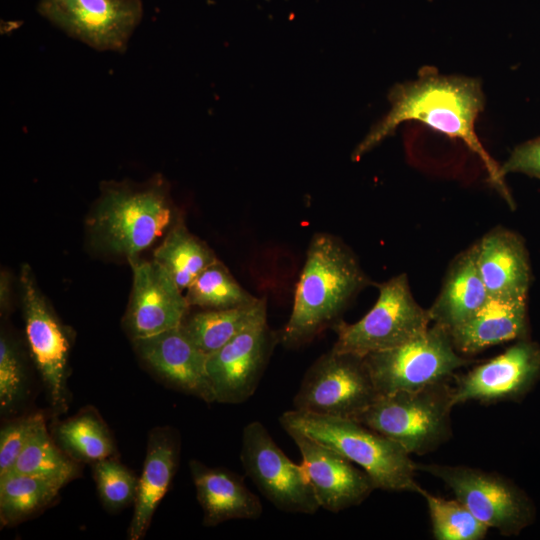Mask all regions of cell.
<instances>
[{
  "instance_id": "cell-3",
  "label": "cell",
  "mask_w": 540,
  "mask_h": 540,
  "mask_svg": "<svg viewBox=\"0 0 540 540\" xmlns=\"http://www.w3.org/2000/svg\"><path fill=\"white\" fill-rule=\"evenodd\" d=\"M283 428H295L335 450L358 465L376 489L418 492L416 464L400 445L358 420L313 414L299 410L284 412Z\"/></svg>"
},
{
  "instance_id": "cell-6",
  "label": "cell",
  "mask_w": 540,
  "mask_h": 540,
  "mask_svg": "<svg viewBox=\"0 0 540 540\" xmlns=\"http://www.w3.org/2000/svg\"><path fill=\"white\" fill-rule=\"evenodd\" d=\"M378 298L355 323L337 321L332 350L361 357L402 345L425 332L431 323L428 309L414 299L408 277L402 273L378 284Z\"/></svg>"
},
{
  "instance_id": "cell-31",
  "label": "cell",
  "mask_w": 540,
  "mask_h": 540,
  "mask_svg": "<svg viewBox=\"0 0 540 540\" xmlns=\"http://www.w3.org/2000/svg\"><path fill=\"white\" fill-rule=\"evenodd\" d=\"M24 369L15 347L4 334L0 337V407L12 409L22 396Z\"/></svg>"
},
{
  "instance_id": "cell-28",
  "label": "cell",
  "mask_w": 540,
  "mask_h": 540,
  "mask_svg": "<svg viewBox=\"0 0 540 540\" xmlns=\"http://www.w3.org/2000/svg\"><path fill=\"white\" fill-rule=\"evenodd\" d=\"M428 507L432 534L436 540H482L489 528L457 499H444L422 487L418 492Z\"/></svg>"
},
{
  "instance_id": "cell-7",
  "label": "cell",
  "mask_w": 540,
  "mask_h": 540,
  "mask_svg": "<svg viewBox=\"0 0 540 540\" xmlns=\"http://www.w3.org/2000/svg\"><path fill=\"white\" fill-rule=\"evenodd\" d=\"M364 359L379 395L445 382L468 363L456 350L450 331L436 324L402 345Z\"/></svg>"
},
{
  "instance_id": "cell-23",
  "label": "cell",
  "mask_w": 540,
  "mask_h": 540,
  "mask_svg": "<svg viewBox=\"0 0 540 540\" xmlns=\"http://www.w3.org/2000/svg\"><path fill=\"white\" fill-rule=\"evenodd\" d=\"M264 319H267L266 299L259 298L249 306L207 309L187 315L181 327L191 341L209 356Z\"/></svg>"
},
{
  "instance_id": "cell-25",
  "label": "cell",
  "mask_w": 540,
  "mask_h": 540,
  "mask_svg": "<svg viewBox=\"0 0 540 540\" xmlns=\"http://www.w3.org/2000/svg\"><path fill=\"white\" fill-rule=\"evenodd\" d=\"M12 470L49 481L60 488L77 473L75 464L62 454L49 437L43 416L34 427Z\"/></svg>"
},
{
  "instance_id": "cell-2",
  "label": "cell",
  "mask_w": 540,
  "mask_h": 540,
  "mask_svg": "<svg viewBox=\"0 0 540 540\" xmlns=\"http://www.w3.org/2000/svg\"><path fill=\"white\" fill-rule=\"evenodd\" d=\"M369 284V277L349 246L333 234L315 233L279 342L290 349L310 342L339 321L353 298Z\"/></svg>"
},
{
  "instance_id": "cell-17",
  "label": "cell",
  "mask_w": 540,
  "mask_h": 540,
  "mask_svg": "<svg viewBox=\"0 0 540 540\" xmlns=\"http://www.w3.org/2000/svg\"><path fill=\"white\" fill-rule=\"evenodd\" d=\"M133 342L141 359L166 382L206 402L215 401L207 371L208 355L181 326Z\"/></svg>"
},
{
  "instance_id": "cell-22",
  "label": "cell",
  "mask_w": 540,
  "mask_h": 540,
  "mask_svg": "<svg viewBox=\"0 0 540 540\" xmlns=\"http://www.w3.org/2000/svg\"><path fill=\"white\" fill-rule=\"evenodd\" d=\"M178 448L173 437L157 432L150 437L142 475L138 480L129 538L141 539L174 476Z\"/></svg>"
},
{
  "instance_id": "cell-16",
  "label": "cell",
  "mask_w": 540,
  "mask_h": 540,
  "mask_svg": "<svg viewBox=\"0 0 540 540\" xmlns=\"http://www.w3.org/2000/svg\"><path fill=\"white\" fill-rule=\"evenodd\" d=\"M302 456L300 463L320 508L338 513L360 505L376 489L369 475L351 461L301 431L283 428Z\"/></svg>"
},
{
  "instance_id": "cell-29",
  "label": "cell",
  "mask_w": 540,
  "mask_h": 540,
  "mask_svg": "<svg viewBox=\"0 0 540 540\" xmlns=\"http://www.w3.org/2000/svg\"><path fill=\"white\" fill-rule=\"evenodd\" d=\"M57 436L69 452L83 460L97 462L108 458L114 450L105 426L90 414L79 415L61 423Z\"/></svg>"
},
{
  "instance_id": "cell-20",
  "label": "cell",
  "mask_w": 540,
  "mask_h": 540,
  "mask_svg": "<svg viewBox=\"0 0 540 540\" xmlns=\"http://www.w3.org/2000/svg\"><path fill=\"white\" fill-rule=\"evenodd\" d=\"M190 470L207 526L229 520H256L262 515L260 499L238 474L209 468L196 460L190 462Z\"/></svg>"
},
{
  "instance_id": "cell-18",
  "label": "cell",
  "mask_w": 540,
  "mask_h": 540,
  "mask_svg": "<svg viewBox=\"0 0 540 540\" xmlns=\"http://www.w3.org/2000/svg\"><path fill=\"white\" fill-rule=\"evenodd\" d=\"M527 297L490 296L474 315L450 331L456 350L472 355L492 346L527 338Z\"/></svg>"
},
{
  "instance_id": "cell-30",
  "label": "cell",
  "mask_w": 540,
  "mask_h": 540,
  "mask_svg": "<svg viewBox=\"0 0 540 540\" xmlns=\"http://www.w3.org/2000/svg\"><path fill=\"white\" fill-rule=\"evenodd\" d=\"M94 478L102 501L116 509L134 502L138 480L121 463L105 458L94 465Z\"/></svg>"
},
{
  "instance_id": "cell-12",
  "label": "cell",
  "mask_w": 540,
  "mask_h": 540,
  "mask_svg": "<svg viewBox=\"0 0 540 540\" xmlns=\"http://www.w3.org/2000/svg\"><path fill=\"white\" fill-rule=\"evenodd\" d=\"M540 378V344L527 338L456 378L454 405L495 403L523 398Z\"/></svg>"
},
{
  "instance_id": "cell-15",
  "label": "cell",
  "mask_w": 540,
  "mask_h": 540,
  "mask_svg": "<svg viewBox=\"0 0 540 540\" xmlns=\"http://www.w3.org/2000/svg\"><path fill=\"white\" fill-rule=\"evenodd\" d=\"M133 273L125 327L132 340L181 326L190 305L166 269L155 259H128Z\"/></svg>"
},
{
  "instance_id": "cell-19",
  "label": "cell",
  "mask_w": 540,
  "mask_h": 540,
  "mask_svg": "<svg viewBox=\"0 0 540 540\" xmlns=\"http://www.w3.org/2000/svg\"><path fill=\"white\" fill-rule=\"evenodd\" d=\"M475 244L477 265L489 296H528L529 255L517 233L498 227Z\"/></svg>"
},
{
  "instance_id": "cell-5",
  "label": "cell",
  "mask_w": 540,
  "mask_h": 540,
  "mask_svg": "<svg viewBox=\"0 0 540 540\" xmlns=\"http://www.w3.org/2000/svg\"><path fill=\"white\" fill-rule=\"evenodd\" d=\"M447 381L413 391L379 395L357 419L411 454L428 453L451 436L454 407Z\"/></svg>"
},
{
  "instance_id": "cell-9",
  "label": "cell",
  "mask_w": 540,
  "mask_h": 540,
  "mask_svg": "<svg viewBox=\"0 0 540 540\" xmlns=\"http://www.w3.org/2000/svg\"><path fill=\"white\" fill-rule=\"evenodd\" d=\"M378 396L364 357L331 349L306 371L293 409L357 420Z\"/></svg>"
},
{
  "instance_id": "cell-21",
  "label": "cell",
  "mask_w": 540,
  "mask_h": 540,
  "mask_svg": "<svg viewBox=\"0 0 540 540\" xmlns=\"http://www.w3.org/2000/svg\"><path fill=\"white\" fill-rule=\"evenodd\" d=\"M489 297L473 244L450 264L442 288L428 309L431 323L451 331L474 315Z\"/></svg>"
},
{
  "instance_id": "cell-27",
  "label": "cell",
  "mask_w": 540,
  "mask_h": 540,
  "mask_svg": "<svg viewBox=\"0 0 540 540\" xmlns=\"http://www.w3.org/2000/svg\"><path fill=\"white\" fill-rule=\"evenodd\" d=\"M185 297L190 307L197 306L205 309L249 306L259 300L245 290L218 259L189 285Z\"/></svg>"
},
{
  "instance_id": "cell-8",
  "label": "cell",
  "mask_w": 540,
  "mask_h": 540,
  "mask_svg": "<svg viewBox=\"0 0 540 540\" xmlns=\"http://www.w3.org/2000/svg\"><path fill=\"white\" fill-rule=\"evenodd\" d=\"M416 466L443 481L478 520L504 536L520 534L535 520L536 510L527 494L496 473L459 465Z\"/></svg>"
},
{
  "instance_id": "cell-24",
  "label": "cell",
  "mask_w": 540,
  "mask_h": 540,
  "mask_svg": "<svg viewBox=\"0 0 540 540\" xmlns=\"http://www.w3.org/2000/svg\"><path fill=\"white\" fill-rule=\"evenodd\" d=\"M154 259L183 291L218 258L206 242L191 233L184 221L178 219L154 251Z\"/></svg>"
},
{
  "instance_id": "cell-34",
  "label": "cell",
  "mask_w": 540,
  "mask_h": 540,
  "mask_svg": "<svg viewBox=\"0 0 540 540\" xmlns=\"http://www.w3.org/2000/svg\"><path fill=\"white\" fill-rule=\"evenodd\" d=\"M1 290H0V301H1V308H4L6 307V304H7V301H8V296H9V291H8V286H9V283H8V279L6 277V274L4 273L3 275V272L1 274Z\"/></svg>"
},
{
  "instance_id": "cell-11",
  "label": "cell",
  "mask_w": 540,
  "mask_h": 540,
  "mask_svg": "<svg viewBox=\"0 0 540 540\" xmlns=\"http://www.w3.org/2000/svg\"><path fill=\"white\" fill-rule=\"evenodd\" d=\"M38 13L100 52L126 51L143 16L142 0H39Z\"/></svg>"
},
{
  "instance_id": "cell-26",
  "label": "cell",
  "mask_w": 540,
  "mask_h": 540,
  "mask_svg": "<svg viewBox=\"0 0 540 540\" xmlns=\"http://www.w3.org/2000/svg\"><path fill=\"white\" fill-rule=\"evenodd\" d=\"M61 488L49 481L10 471L0 476V519L11 524L49 504Z\"/></svg>"
},
{
  "instance_id": "cell-33",
  "label": "cell",
  "mask_w": 540,
  "mask_h": 540,
  "mask_svg": "<svg viewBox=\"0 0 540 540\" xmlns=\"http://www.w3.org/2000/svg\"><path fill=\"white\" fill-rule=\"evenodd\" d=\"M500 169L504 177L508 173H522L540 179V137L515 147Z\"/></svg>"
},
{
  "instance_id": "cell-32",
  "label": "cell",
  "mask_w": 540,
  "mask_h": 540,
  "mask_svg": "<svg viewBox=\"0 0 540 540\" xmlns=\"http://www.w3.org/2000/svg\"><path fill=\"white\" fill-rule=\"evenodd\" d=\"M42 415L35 414L4 425L0 432V476L10 472Z\"/></svg>"
},
{
  "instance_id": "cell-14",
  "label": "cell",
  "mask_w": 540,
  "mask_h": 540,
  "mask_svg": "<svg viewBox=\"0 0 540 540\" xmlns=\"http://www.w3.org/2000/svg\"><path fill=\"white\" fill-rule=\"evenodd\" d=\"M19 280L29 349L52 404L61 407L70 350L69 336L40 291L28 264L22 265Z\"/></svg>"
},
{
  "instance_id": "cell-1",
  "label": "cell",
  "mask_w": 540,
  "mask_h": 540,
  "mask_svg": "<svg viewBox=\"0 0 540 540\" xmlns=\"http://www.w3.org/2000/svg\"><path fill=\"white\" fill-rule=\"evenodd\" d=\"M388 98L390 110L356 146L352 160H360L392 135L401 123L419 121L450 138L463 141L480 158L496 190L514 208L500 165L485 150L475 132L476 120L484 108V94L478 79L447 76L434 68L424 67L417 79L395 85Z\"/></svg>"
},
{
  "instance_id": "cell-4",
  "label": "cell",
  "mask_w": 540,
  "mask_h": 540,
  "mask_svg": "<svg viewBox=\"0 0 540 540\" xmlns=\"http://www.w3.org/2000/svg\"><path fill=\"white\" fill-rule=\"evenodd\" d=\"M172 212L163 180L141 186L112 183L103 188L89 225L100 246L131 259L162 235Z\"/></svg>"
},
{
  "instance_id": "cell-13",
  "label": "cell",
  "mask_w": 540,
  "mask_h": 540,
  "mask_svg": "<svg viewBox=\"0 0 540 540\" xmlns=\"http://www.w3.org/2000/svg\"><path fill=\"white\" fill-rule=\"evenodd\" d=\"M278 342L279 334L264 319L209 355L207 371L215 401L237 404L248 400L255 393Z\"/></svg>"
},
{
  "instance_id": "cell-10",
  "label": "cell",
  "mask_w": 540,
  "mask_h": 540,
  "mask_svg": "<svg viewBox=\"0 0 540 540\" xmlns=\"http://www.w3.org/2000/svg\"><path fill=\"white\" fill-rule=\"evenodd\" d=\"M240 459L246 475L276 508L314 514L320 506L301 464L293 462L259 421L242 432Z\"/></svg>"
}]
</instances>
